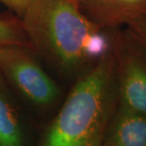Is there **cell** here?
Wrapping results in <instances>:
<instances>
[{
    "label": "cell",
    "instance_id": "9",
    "mask_svg": "<svg viewBox=\"0 0 146 146\" xmlns=\"http://www.w3.org/2000/svg\"><path fill=\"white\" fill-rule=\"evenodd\" d=\"M125 29L130 31V33L146 50V18L133 23Z\"/></svg>",
    "mask_w": 146,
    "mask_h": 146
},
{
    "label": "cell",
    "instance_id": "4",
    "mask_svg": "<svg viewBox=\"0 0 146 146\" xmlns=\"http://www.w3.org/2000/svg\"><path fill=\"white\" fill-rule=\"evenodd\" d=\"M123 30L114 50L118 106L146 116V50Z\"/></svg>",
    "mask_w": 146,
    "mask_h": 146
},
{
    "label": "cell",
    "instance_id": "5",
    "mask_svg": "<svg viewBox=\"0 0 146 146\" xmlns=\"http://www.w3.org/2000/svg\"><path fill=\"white\" fill-rule=\"evenodd\" d=\"M82 11L104 28L125 29L146 18V0H73Z\"/></svg>",
    "mask_w": 146,
    "mask_h": 146
},
{
    "label": "cell",
    "instance_id": "8",
    "mask_svg": "<svg viewBox=\"0 0 146 146\" xmlns=\"http://www.w3.org/2000/svg\"><path fill=\"white\" fill-rule=\"evenodd\" d=\"M6 44H24L30 46L18 18L14 20L0 16V46Z\"/></svg>",
    "mask_w": 146,
    "mask_h": 146
},
{
    "label": "cell",
    "instance_id": "7",
    "mask_svg": "<svg viewBox=\"0 0 146 146\" xmlns=\"http://www.w3.org/2000/svg\"><path fill=\"white\" fill-rule=\"evenodd\" d=\"M24 135L17 111L0 80V146H23Z\"/></svg>",
    "mask_w": 146,
    "mask_h": 146
},
{
    "label": "cell",
    "instance_id": "3",
    "mask_svg": "<svg viewBox=\"0 0 146 146\" xmlns=\"http://www.w3.org/2000/svg\"><path fill=\"white\" fill-rule=\"evenodd\" d=\"M33 51L24 44L0 46V72L33 104L49 106L59 99L60 88Z\"/></svg>",
    "mask_w": 146,
    "mask_h": 146
},
{
    "label": "cell",
    "instance_id": "6",
    "mask_svg": "<svg viewBox=\"0 0 146 146\" xmlns=\"http://www.w3.org/2000/svg\"><path fill=\"white\" fill-rule=\"evenodd\" d=\"M104 146H146V116L117 106Z\"/></svg>",
    "mask_w": 146,
    "mask_h": 146
},
{
    "label": "cell",
    "instance_id": "2",
    "mask_svg": "<svg viewBox=\"0 0 146 146\" xmlns=\"http://www.w3.org/2000/svg\"><path fill=\"white\" fill-rule=\"evenodd\" d=\"M117 106L113 52L78 77L40 146H104Z\"/></svg>",
    "mask_w": 146,
    "mask_h": 146
},
{
    "label": "cell",
    "instance_id": "1",
    "mask_svg": "<svg viewBox=\"0 0 146 146\" xmlns=\"http://www.w3.org/2000/svg\"><path fill=\"white\" fill-rule=\"evenodd\" d=\"M19 20L33 50L81 75L113 53L122 30L96 24L73 0H34Z\"/></svg>",
    "mask_w": 146,
    "mask_h": 146
},
{
    "label": "cell",
    "instance_id": "10",
    "mask_svg": "<svg viewBox=\"0 0 146 146\" xmlns=\"http://www.w3.org/2000/svg\"><path fill=\"white\" fill-rule=\"evenodd\" d=\"M33 1L34 0H0V3L15 13L17 18L20 19Z\"/></svg>",
    "mask_w": 146,
    "mask_h": 146
}]
</instances>
